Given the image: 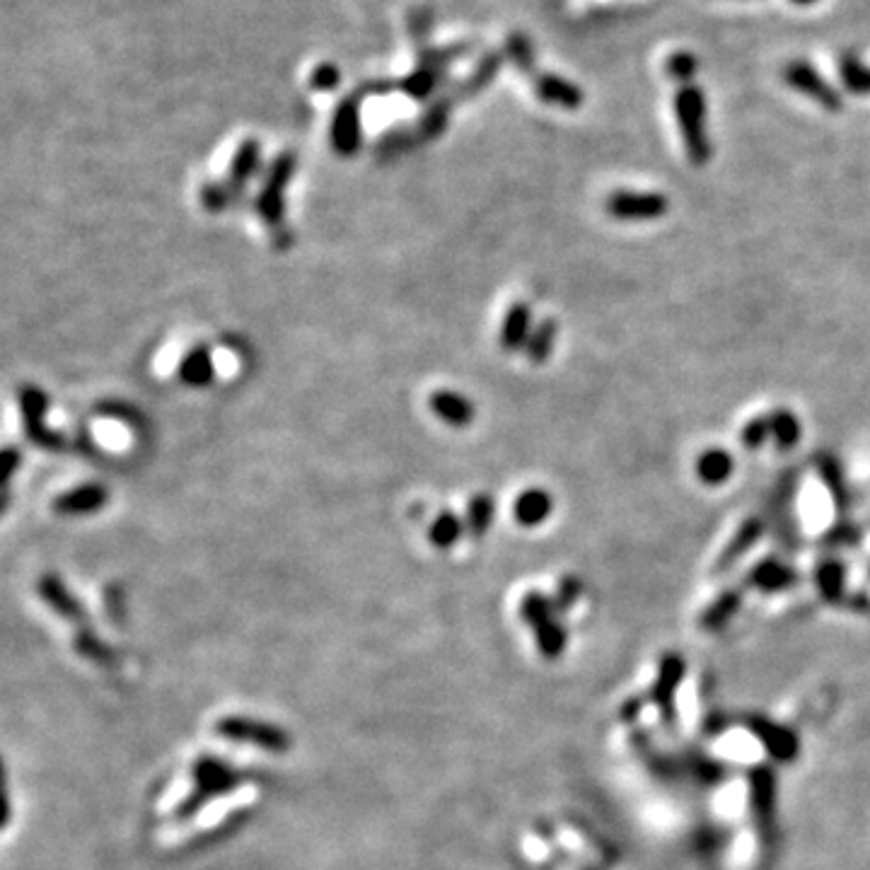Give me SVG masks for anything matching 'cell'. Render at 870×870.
Returning a JSON list of instances; mask_svg holds the SVG:
<instances>
[{"instance_id": "1", "label": "cell", "mask_w": 870, "mask_h": 870, "mask_svg": "<svg viewBox=\"0 0 870 870\" xmlns=\"http://www.w3.org/2000/svg\"><path fill=\"white\" fill-rule=\"evenodd\" d=\"M191 781H194L191 793L172 812V817L177 822L194 820L211 800L225 796V793H232L237 786H242L247 781V771L232 767L230 762L213 757V754H201L194 762V767H191Z\"/></svg>"}, {"instance_id": "2", "label": "cell", "mask_w": 870, "mask_h": 870, "mask_svg": "<svg viewBox=\"0 0 870 870\" xmlns=\"http://www.w3.org/2000/svg\"><path fill=\"white\" fill-rule=\"evenodd\" d=\"M672 114L680 129L684 153L694 167H704L711 160L713 145L709 138V104L701 85H680L672 97Z\"/></svg>"}, {"instance_id": "3", "label": "cell", "mask_w": 870, "mask_h": 870, "mask_svg": "<svg viewBox=\"0 0 870 870\" xmlns=\"http://www.w3.org/2000/svg\"><path fill=\"white\" fill-rule=\"evenodd\" d=\"M220 740L240 742V745H254L266 752H288L293 747V735L281 725L259 721L247 716H223L213 725Z\"/></svg>"}, {"instance_id": "4", "label": "cell", "mask_w": 870, "mask_h": 870, "mask_svg": "<svg viewBox=\"0 0 870 870\" xmlns=\"http://www.w3.org/2000/svg\"><path fill=\"white\" fill-rule=\"evenodd\" d=\"M295 167H298V158H295L293 150H283L281 155H276L274 160H271L269 170L264 174V184H261L257 201H254V208H257L259 218L264 220L269 228H278V225L283 223V216H286V199H283V191L290 182H293V174Z\"/></svg>"}, {"instance_id": "5", "label": "cell", "mask_w": 870, "mask_h": 870, "mask_svg": "<svg viewBox=\"0 0 870 870\" xmlns=\"http://www.w3.org/2000/svg\"><path fill=\"white\" fill-rule=\"evenodd\" d=\"M520 617L532 626L539 653L556 658L566 648V626L556 619L554 600L542 593H527L520 602Z\"/></svg>"}, {"instance_id": "6", "label": "cell", "mask_w": 870, "mask_h": 870, "mask_svg": "<svg viewBox=\"0 0 870 870\" xmlns=\"http://www.w3.org/2000/svg\"><path fill=\"white\" fill-rule=\"evenodd\" d=\"M17 404H20L22 428H25L29 443L51 452L66 448V438L46 426V414H49L51 404H49V394H46L42 387L22 385L20 390H17Z\"/></svg>"}, {"instance_id": "7", "label": "cell", "mask_w": 870, "mask_h": 870, "mask_svg": "<svg viewBox=\"0 0 870 870\" xmlns=\"http://www.w3.org/2000/svg\"><path fill=\"white\" fill-rule=\"evenodd\" d=\"M781 80L791 90H796L798 95L808 97L810 102H815L817 107H822L825 112H841L844 109V97L829 80L812 66L805 58H793L783 66Z\"/></svg>"}, {"instance_id": "8", "label": "cell", "mask_w": 870, "mask_h": 870, "mask_svg": "<svg viewBox=\"0 0 870 870\" xmlns=\"http://www.w3.org/2000/svg\"><path fill=\"white\" fill-rule=\"evenodd\" d=\"M605 211L619 223H651L660 220L670 211V199L660 191H612L605 201Z\"/></svg>"}, {"instance_id": "9", "label": "cell", "mask_w": 870, "mask_h": 870, "mask_svg": "<svg viewBox=\"0 0 870 870\" xmlns=\"http://www.w3.org/2000/svg\"><path fill=\"white\" fill-rule=\"evenodd\" d=\"M363 97L348 95L336 104L332 126H329V143H332L334 153L341 158H353L363 145V112H361Z\"/></svg>"}, {"instance_id": "10", "label": "cell", "mask_w": 870, "mask_h": 870, "mask_svg": "<svg viewBox=\"0 0 870 870\" xmlns=\"http://www.w3.org/2000/svg\"><path fill=\"white\" fill-rule=\"evenodd\" d=\"M37 593L44 600V605L51 609V612H56L58 617L75 624L78 629H87V619H90L87 617V609H85L83 602H80L78 597L71 593V588L63 583L61 576L46 573V576L39 578Z\"/></svg>"}, {"instance_id": "11", "label": "cell", "mask_w": 870, "mask_h": 870, "mask_svg": "<svg viewBox=\"0 0 870 870\" xmlns=\"http://www.w3.org/2000/svg\"><path fill=\"white\" fill-rule=\"evenodd\" d=\"M532 90H535V97L539 102L556 109L573 112V109H580L585 104V92L576 83L564 78V75L537 73L532 78Z\"/></svg>"}, {"instance_id": "12", "label": "cell", "mask_w": 870, "mask_h": 870, "mask_svg": "<svg viewBox=\"0 0 870 870\" xmlns=\"http://www.w3.org/2000/svg\"><path fill=\"white\" fill-rule=\"evenodd\" d=\"M532 329V307L530 303H513L508 307L506 317L501 322V332H498V344L506 353L525 351L527 339H530Z\"/></svg>"}, {"instance_id": "13", "label": "cell", "mask_w": 870, "mask_h": 870, "mask_svg": "<svg viewBox=\"0 0 870 870\" xmlns=\"http://www.w3.org/2000/svg\"><path fill=\"white\" fill-rule=\"evenodd\" d=\"M503 61H506L503 51H486V54L477 61V66L469 71L467 78H464L462 83H457L455 87H452L450 95L455 97V102L469 100V97L484 92L486 87H489L493 80L498 78V73H501V68H503Z\"/></svg>"}, {"instance_id": "14", "label": "cell", "mask_w": 870, "mask_h": 870, "mask_svg": "<svg viewBox=\"0 0 870 870\" xmlns=\"http://www.w3.org/2000/svg\"><path fill=\"white\" fill-rule=\"evenodd\" d=\"M109 491L102 484H83L54 498L58 515H90L107 506Z\"/></svg>"}, {"instance_id": "15", "label": "cell", "mask_w": 870, "mask_h": 870, "mask_svg": "<svg viewBox=\"0 0 870 870\" xmlns=\"http://www.w3.org/2000/svg\"><path fill=\"white\" fill-rule=\"evenodd\" d=\"M428 404H431L433 414L452 428H467L477 419V409H474L472 399H467L464 394L440 390L431 394V402Z\"/></svg>"}, {"instance_id": "16", "label": "cell", "mask_w": 870, "mask_h": 870, "mask_svg": "<svg viewBox=\"0 0 870 870\" xmlns=\"http://www.w3.org/2000/svg\"><path fill=\"white\" fill-rule=\"evenodd\" d=\"M261 167V143L257 138H245L237 145L235 155H232L230 167H228V187L235 191V196H240L245 191V184Z\"/></svg>"}, {"instance_id": "17", "label": "cell", "mask_w": 870, "mask_h": 870, "mask_svg": "<svg viewBox=\"0 0 870 870\" xmlns=\"http://www.w3.org/2000/svg\"><path fill=\"white\" fill-rule=\"evenodd\" d=\"M554 510V498L544 489L522 491L513 503V518L520 527H539L549 520Z\"/></svg>"}, {"instance_id": "18", "label": "cell", "mask_w": 870, "mask_h": 870, "mask_svg": "<svg viewBox=\"0 0 870 870\" xmlns=\"http://www.w3.org/2000/svg\"><path fill=\"white\" fill-rule=\"evenodd\" d=\"M445 78H448V71H443V68L416 66V71L397 80V90H402L406 97L416 102H431Z\"/></svg>"}, {"instance_id": "19", "label": "cell", "mask_w": 870, "mask_h": 870, "mask_svg": "<svg viewBox=\"0 0 870 870\" xmlns=\"http://www.w3.org/2000/svg\"><path fill=\"white\" fill-rule=\"evenodd\" d=\"M179 380L189 387H206L216 380V363H213L211 348L194 346L184 353L179 361Z\"/></svg>"}, {"instance_id": "20", "label": "cell", "mask_w": 870, "mask_h": 870, "mask_svg": "<svg viewBox=\"0 0 870 870\" xmlns=\"http://www.w3.org/2000/svg\"><path fill=\"white\" fill-rule=\"evenodd\" d=\"M696 477L706 486H723L725 481L733 477L735 460L728 450L709 448L696 457Z\"/></svg>"}, {"instance_id": "21", "label": "cell", "mask_w": 870, "mask_h": 870, "mask_svg": "<svg viewBox=\"0 0 870 870\" xmlns=\"http://www.w3.org/2000/svg\"><path fill=\"white\" fill-rule=\"evenodd\" d=\"M452 107H455V97H452L450 92L428 102L426 112H423L419 116V121H416V131H414L416 138H419V141H433V138H438L440 133L448 129Z\"/></svg>"}, {"instance_id": "22", "label": "cell", "mask_w": 870, "mask_h": 870, "mask_svg": "<svg viewBox=\"0 0 870 870\" xmlns=\"http://www.w3.org/2000/svg\"><path fill=\"white\" fill-rule=\"evenodd\" d=\"M837 71H839L841 87H844L849 95L870 97V66L861 56L854 54V51L841 54Z\"/></svg>"}, {"instance_id": "23", "label": "cell", "mask_w": 870, "mask_h": 870, "mask_svg": "<svg viewBox=\"0 0 870 870\" xmlns=\"http://www.w3.org/2000/svg\"><path fill=\"white\" fill-rule=\"evenodd\" d=\"M771 428V440L781 452H791L798 448L800 438H803V426L800 419L786 406H779L767 416Z\"/></svg>"}, {"instance_id": "24", "label": "cell", "mask_w": 870, "mask_h": 870, "mask_svg": "<svg viewBox=\"0 0 870 870\" xmlns=\"http://www.w3.org/2000/svg\"><path fill=\"white\" fill-rule=\"evenodd\" d=\"M747 580H750V585H754V588L764 590V593H776V590H783L791 583H796V571L781 564L779 559H764L752 568Z\"/></svg>"}, {"instance_id": "25", "label": "cell", "mask_w": 870, "mask_h": 870, "mask_svg": "<svg viewBox=\"0 0 870 870\" xmlns=\"http://www.w3.org/2000/svg\"><path fill=\"white\" fill-rule=\"evenodd\" d=\"M762 535H764V520L762 518H747L745 522H742L740 530L735 532V537L730 539V544L725 547V551L721 554V564H718V571L733 566L742 554H747V551H750L754 544L759 542V537Z\"/></svg>"}, {"instance_id": "26", "label": "cell", "mask_w": 870, "mask_h": 870, "mask_svg": "<svg viewBox=\"0 0 870 870\" xmlns=\"http://www.w3.org/2000/svg\"><path fill=\"white\" fill-rule=\"evenodd\" d=\"M556 336H559V324H556V319H542V322L535 324V329H532L530 339H527L525 346V356L530 363H547L551 351H554L556 344Z\"/></svg>"}, {"instance_id": "27", "label": "cell", "mask_w": 870, "mask_h": 870, "mask_svg": "<svg viewBox=\"0 0 870 870\" xmlns=\"http://www.w3.org/2000/svg\"><path fill=\"white\" fill-rule=\"evenodd\" d=\"M464 530H467V525L455 510H443L428 527V539L435 549H450L460 542Z\"/></svg>"}, {"instance_id": "28", "label": "cell", "mask_w": 870, "mask_h": 870, "mask_svg": "<svg viewBox=\"0 0 870 870\" xmlns=\"http://www.w3.org/2000/svg\"><path fill=\"white\" fill-rule=\"evenodd\" d=\"M503 56H506V61L518 73L532 75V78L537 75V71H535V66H537L535 46H532L527 34H522V32L510 34V37L506 39V44H503Z\"/></svg>"}, {"instance_id": "29", "label": "cell", "mask_w": 870, "mask_h": 870, "mask_svg": "<svg viewBox=\"0 0 870 870\" xmlns=\"http://www.w3.org/2000/svg\"><path fill=\"white\" fill-rule=\"evenodd\" d=\"M493 515H496V501L491 493H477L472 501L467 503V515H464V525L472 537H484L491 530Z\"/></svg>"}, {"instance_id": "30", "label": "cell", "mask_w": 870, "mask_h": 870, "mask_svg": "<svg viewBox=\"0 0 870 870\" xmlns=\"http://www.w3.org/2000/svg\"><path fill=\"white\" fill-rule=\"evenodd\" d=\"M817 469H820V477L825 481V486L832 493L834 503H837L839 510H844L849 506V486H846V477H844V469H841V464L837 457L832 455H822L820 460H817Z\"/></svg>"}, {"instance_id": "31", "label": "cell", "mask_w": 870, "mask_h": 870, "mask_svg": "<svg viewBox=\"0 0 870 870\" xmlns=\"http://www.w3.org/2000/svg\"><path fill=\"white\" fill-rule=\"evenodd\" d=\"M73 648L80 655H83V658L92 660V663H97V665H112L114 660H116V655H114L112 648H109L107 643H104L102 638L90 629V626H87V629L75 631Z\"/></svg>"}, {"instance_id": "32", "label": "cell", "mask_w": 870, "mask_h": 870, "mask_svg": "<svg viewBox=\"0 0 870 870\" xmlns=\"http://www.w3.org/2000/svg\"><path fill=\"white\" fill-rule=\"evenodd\" d=\"M696 73H699V58H696L692 51H672L670 56H667L665 61V75L672 80V83H680V85H689L694 83Z\"/></svg>"}, {"instance_id": "33", "label": "cell", "mask_w": 870, "mask_h": 870, "mask_svg": "<svg viewBox=\"0 0 870 870\" xmlns=\"http://www.w3.org/2000/svg\"><path fill=\"white\" fill-rule=\"evenodd\" d=\"M844 578H846L844 566H841L837 559L822 561L820 568H817V588H820V593L832 602L841 597V590H844Z\"/></svg>"}, {"instance_id": "34", "label": "cell", "mask_w": 870, "mask_h": 870, "mask_svg": "<svg viewBox=\"0 0 870 870\" xmlns=\"http://www.w3.org/2000/svg\"><path fill=\"white\" fill-rule=\"evenodd\" d=\"M237 196L235 191L228 187V182H208L201 187V203L206 211L211 213H220L225 211V208L230 206V203H235Z\"/></svg>"}, {"instance_id": "35", "label": "cell", "mask_w": 870, "mask_h": 870, "mask_svg": "<svg viewBox=\"0 0 870 870\" xmlns=\"http://www.w3.org/2000/svg\"><path fill=\"white\" fill-rule=\"evenodd\" d=\"M771 438V428H769V419L767 416H754L745 423V428H742L740 440L742 445H745V450H762L764 445H767V440Z\"/></svg>"}, {"instance_id": "36", "label": "cell", "mask_w": 870, "mask_h": 870, "mask_svg": "<svg viewBox=\"0 0 870 870\" xmlns=\"http://www.w3.org/2000/svg\"><path fill=\"white\" fill-rule=\"evenodd\" d=\"M740 602H742V595L738 590H728V593H723L709 609H706V617H704L706 624L721 626L723 622H728L730 614L738 612Z\"/></svg>"}, {"instance_id": "37", "label": "cell", "mask_w": 870, "mask_h": 870, "mask_svg": "<svg viewBox=\"0 0 870 870\" xmlns=\"http://www.w3.org/2000/svg\"><path fill=\"white\" fill-rule=\"evenodd\" d=\"M414 141H416V133H409L406 129H392L390 133H385V136L380 138V143H377V153H380L382 158H394V155H402Z\"/></svg>"}, {"instance_id": "38", "label": "cell", "mask_w": 870, "mask_h": 870, "mask_svg": "<svg viewBox=\"0 0 870 870\" xmlns=\"http://www.w3.org/2000/svg\"><path fill=\"white\" fill-rule=\"evenodd\" d=\"M307 85L312 87L315 92H332L336 87L341 85V71L336 63H319L315 71L310 73V80H307Z\"/></svg>"}, {"instance_id": "39", "label": "cell", "mask_w": 870, "mask_h": 870, "mask_svg": "<svg viewBox=\"0 0 870 870\" xmlns=\"http://www.w3.org/2000/svg\"><path fill=\"white\" fill-rule=\"evenodd\" d=\"M580 593H583V583H580L578 578L566 576L559 583V588H556V595H554L556 612H566L568 607H573V602L578 600Z\"/></svg>"}, {"instance_id": "40", "label": "cell", "mask_w": 870, "mask_h": 870, "mask_svg": "<svg viewBox=\"0 0 870 870\" xmlns=\"http://www.w3.org/2000/svg\"><path fill=\"white\" fill-rule=\"evenodd\" d=\"M0 462H3V474H0V484L8 489L10 481H13L15 472H20L22 467V452L15 448V445H8V448L3 450V457H0Z\"/></svg>"}, {"instance_id": "41", "label": "cell", "mask_w": 870, "mask_h": 870, "mask_svg": "<svg viewBox=\"0 0 870 870\" xmlns=\"http://www.w3.org/2000/svg\"><path fill=\"white\" fill-rule=\"evenodd\" d=\"M791 5H796V8H810V5L820 3V0H788Z\"/></svg>"}]
</instances>
